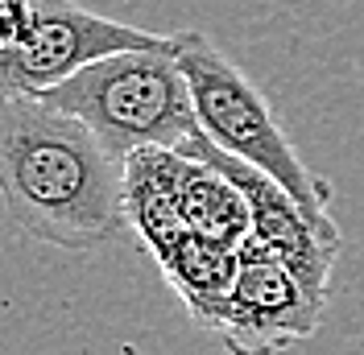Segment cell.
Masks as SVG:
<instances>
[{
  "instance_id": "6",
  "label": "cell",
  "mask_w": 364,
  "mask_h": 355,
  "mask_svg": "<svg viewBox=\"0 0 364 355\" xmlns=\"http://www.w3.org/2000/svg\"><path fill=\"white\" fill-rule=\"evenodd\" d=\"M323 306L286 273L261 240L240 244V273L220 314V343L228 355H282L290 343L318 331Z\"/></svg>"
},
{
  "instance_id": "2",
  "label": "cell",
  "mask_w": 364,
  "mask_h": 355,
  "mask_svg": "<svg viewBox=\"0 0 364 355\" xmlns=\"http://www.w3.org/2000/svg\"><path fill=\"white\" fill-rule=\"evenodd\" d=\"M42 99L87 124L120 161L145 149L182 153L203 133L186 75L174 58V33L158 50H129L91 62L63 87L46 91Z\"/></svg>"
},
{
  "instance_id": "10",
  "label": "cell",
  "mask_w": 364,
  "mask_h": 355,
  "mask_svg": "<svg viewBox=\"0 0 364 355\" xmlns=\"http://www.w3.org/2000/svg\"><path fill=\"white\" fill-rule=\"evenodd\" d=\"M33 0H0V50H13L17 42H25V33L33 29Z\"/></svg>"
},
{
  "instance_id": "8",
  "label": "cell",
  "mask_w": 364,
  "mask_h": 355,
  "mask_svg": "<svg viewBox=\"0 0 364 355\" xmlns=\"http://www.w3.org/2000/svg\"><path fill=\"white\" fill-rule=\"evenodd\" d=\"M166 281L174 285L191 318L215 334L220 327V314H224L232 285H236V273H240V252L224 244H211L199 236H182L178 244H170L158 256Z\"/></svg>"
},
{
  "instance_id": "7",
  "label": "cell",
  "mask_w": 364,
  "mask_h": 355,
  "mask_svg": "<svg viewBox=\"0 0 364 355\" xmlns=\"http://www.w3.org/2000/svg\"><path fill=\"white\" fill-rule=\"evenodd\" d=\"M178 170L182 153L166 149H145L124 161V215L154 256L191 236L178 219Z\"/></svg>"
},
{
  "instance_id": "5",
  "label": "cell",
  "mask_w": 364,
  "mask_h": 355,
  "mask_svg": "<svg viewBox=\"0 0 364 355\" xmlns=\"http://www.w3.org/2000/svg\"><path fill=\"white\" fill-rule=\"evenodd\" d=\"M182 157L220 170V174L245 195L249 215H252V240H261V244L286 265V273L294 277L298 285L306 289L318 306H327V285H331V265H336V256H340V240L323 236L315 223L306 219V211H302L269 174H261V170H252L245 161H236V157L224 153L211 136L199 133L186 149H182Z\"/></svg>"
},
{
  "instance_id": "1",
  "label": "cell",
  "mask_w": 364,
  "mask_h": 355,
  "mask_svg": "<svg viewBox=\"0 0 364 355\" xmlns=\"http://www.w3.org/2000/svg\"><path fill=\"white\" fill-rule=\"evenodd\" d=\"M0 202L29 240L91 252L129 227L124 161L42 95L0 91Z\"/></svg>"
},
{
  "instance_id": "3",
  "label": "cell",
  "mask_w": 364,
  "mask_h": 355,
  "mask_svg": "<svg viewBox=\"0 0 364 355\" xmlns=\"http://www.w3.org/2000/svg\"><path fill=\"white\" fill-rule=\"evenodd\" d=\"M174 58L186 75L203 136H211L236 161L269 174L306 211V219L315 223L323 236L340 240V227L331 219V182H323L298 157L286 129L273 116L269 99L252 87L249 75L240 67H232L220 54V45L199 29H178L174 33Z\"/></svg>"
},
{
  "instance_id": "4",
  "label": "cell",
  "mask_w": 364,
  "mask_h": 355,
  "mask_svg": "<svg viewBox=\"0 0 364 355\" xmlns=\"http://www.w3.org/2000/svg\"><path fill=\"white\" fill-rule=\"evenodd\" d=\"M38 17L25 42L0 50V91L13 95H46L63 87L91 62H104L129 50H158L170 33H149L136 25L87 13L75 0H33Z\"/></svg>"
},
{
  "instance_id": "9",
  "label": "cell",
  "mask_w": 364,
  "mask_h": 355,
  "mask_svg": "<svg viewBox=\"0 0 364 355\" xmlns=\"http://www.w3.org/2000/svg\"><path fill=\"white\" fill-rule=\"evenodd\" d=\"M178 219L191 236L236 248V252L252 236V215L245 195L220 170L191 161V157H182L178 170Z\"/></svg>"
}]
</instances>
